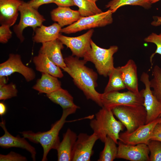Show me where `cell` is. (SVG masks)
<instances>
[{"label": "cell", "instance_id": "obj_3", "mask_svg": "<svg viewBox=\"0 0 161 161\" xmlns=\"http://www.w3.org/2000/svg\"><path fill=\"white\" fill-rule=\"evenodd\" d=\"M112 110L103 107L96 114L95 117L90 122V126L102 142L104 143L107 136L112 138L116 144L119 139V133L125 126L116 119Z\"/></svg>", "mask_w": 161, "mask_h": 161}, {"label": "cell", "instance_id": "obj_6", "mask_svg": "<svg viewBox=\"0 0 161 161\" xmlns=\"http://www.w3.org/2000/svg\"><path fill=\"white\" fill-rule=\"evenodd\" d=\"M19 11L20 18L19 23L13 27L14 32L21 42H23L24 30L28 27L32 28L34 31L40 27L45 20L44 17L36 9L31 6L28 2H24L20 6Z\"/></svg>", "mask_w": 161, "mask_h": 161}, {"label": "cell", "instance_id": "obj_19", "mask_svg": "<svg viewBox=\"0 0 161 161\" xmlns=\"http://www.w3.org/2000/svg\"><path fill=\"white\" fill-rule=\"evenodd\" d=\"M50 15L52 20L57 22L61 27L72 24L82 17L78 10L69 7H58L51 11Z\"/></svg>", "mask_w": 161, "mask_h": 161}, {"label": "cell", "instance_id": "obj_25", "mask_svg": "<svg viewBox=\"0 0 161 161\" xmlns=\"http://www.w3.org/2000/svg\"><path fill=\"white\" fill-rule=\"evenodd\" d=\"M108 76L109 77V81L104 89V93L118 91L126 88L121 76L120 66L114 67Z\"/></svg>", "mask_w": 161, "mask_h": 161}, {"label": "cell", "instance_id": "obj_33", "mask_svg": "<svg viewBox=\"0 0 161 161\" xmlns=\"http://www.w3.org/2000/svg\"><path fill=\"white\" fill-rule=\"evenodd\" d=\"M0 161H26L27 159L24 156L11 151L8 154H0Z\"/></svg>", "mask_w": 161, "mask_h": 161}, {"label": "cell", "instance_id": "obj_10", "mask_svg": "<svg viewBox=\"0 0 161 161\" xmlns=\"http://www.w3.org/2000/svg\"><path fill=\"white\" fill-rule=\"evenodd\" d=\"M15 72L21 74L27 82L32 80L36 76L33 69L23 63L20 55L11 53L8 59L0 64V77L7 76Z\"/></svg>", "mask_w": 161, "mask_h": 161}, {"label": "cell", "instance_id": "obj_18", "mask_svg": "<svg viewBox=\"0 0 161 161\" xmlns=\"http://www.w3.org/2000/svg\"><path fill=\"white\" fill-rule=\"evenodd\" d=\"M121 76L126 88L136 94L140 91L137 72V66L134 61L129 59L124 66L120 67Z\"/></svg>", "mask_w": 161, "mask_h": 161}, {"label": "cell", "instance_id": "obj_14", "mask_svg": "<svg viewBox=\"0 0 161 161\" xmlns=\"http://www.w3.org/2000/svg\"><path fill=\"white\" fill-rule=\"evenodd\" d=\"M116 158L131 161H149L150 153L147 144L141 143L135 145L118 142Z\"/></svg>", "mask_w": 161, "mask_h": 161}, {"label": "cell", "instance_id": "obj_12", "mask_svg": "<svg viewBox=\"0 0 161 161\" xmlns=\"http://www.w3.org/2000/svg\"><path fill=\"white\" fill-rule=\"evenodd\" d=\"M94 31L93 29H91L84 34L75 37H68L60 34L58 39L70 49L72 55L83 58L91 48V37Z\"/></svg>", "mask_w": 161, "mask_h": 161}, {"label": "cell", "instance_id": "obj_20", "mask_svg": "<svg viewBox=\"0 0 161 161\" xmlns=\"http://www.w3.org/2000/svg\"><path fill=\"white\" fill-rule=\"evenodd\" d=\"M77 136L76 134L69 129L63 134V139L56 149L58 161H72V150Z\"/></svg>", "mask_w": 161, "mask_h": 161}, {"label": "cell", "instance_id": "obj_32", "mask_svg": "<svg viewBox=\"0 0 161 161\" xmlns=\"http://www.w3.org/2000/svg\"><path fill=\"white\" fill-rule=\"evenodd\" d=\"M144 41L147 42L154 44L157 46V49L155 52L152 54L150 57V60L151 66L153 65L152 59L156 54L161 55V33L157 34L152 32L147 37L145 38Z\"/></svg>", "mask_w": 161, "mask_h": 161}, {"label": "cell", "instance_id": "obj_31", "mask_svg": "<svg viewBox=\"0 0 161 161\" xmlns=\"http://www.w3.org/2000/svg\"><path fill=\"white\" fill-rule=\"evenodd\" d=\"M147 145L150 153L149 161H161V142L150 140Z\"/></svg>", "mask_w": 161, "mask_h": 161}, {"label": "cell", "instance_id": "obj_42", "mask_svg": "<svg viewBox=\"0 0 161 161\" xmlns=\"http://www.w3.org/2000/svg\"><path fill=\"white\" fill-rule=\"evenodd\" d=\"M95 2H96L98 0H93Z\"/></svg>", "mask_w": 161, "mask_h": 161}, {"label": "cell", "instance_id": "obj_8", "mask_svg": "<svg viewBox=\"0 0 161 161\" xmlns=\"http://www.w3.org/2000/svg\"><path fill=\"white\" fill-rule=\"evenodd\" d=\"M103 107L111 110L121 106H137L143 105L144 98L140 91L138 94L129 91L120 92L112 91L102 94Z\"/></svg>", "mask_w": 161, "mask_h": 161}, {"label": "cell", "instance_id": "obj_23", "mask_svg": "<svg viewBox=\"0 0 161 161\" xmlns=\"http://www.w3.org/2000/svg\"><path fill=\"white\" fill-rule=\"evenodd\" d=\"M60 82L57 78L49 74L41 73V76L32 87L40 93H50L61 88Z\"/></svg>", "mask_w": 161, "mask_h": 161}, {"label": "cell", "instance_id": "obj_2", "mask_svg": "<svg viewBox=\"0 0 161 161\" xmlns=\"http://www.w3.org/2000/svg\"><path fill=\"white\" fill-rule=\"evenodd\" d=\"M77 109L72 108L63 110L60 118L52 124L48 131L37 133L25 131L20 132L25 138L34 143L41 144L43 149L42 161L47 160L48 154L51 149H57L60 142L59 136L60 131L66 123L67 117L75 113Z\"/></svg>", "mask_w": 161, "mask_h": 161}, {"label": "cell", "instance_id": "obj_4", "mask_svg": "<svg viewBox=\"0 0 161 161\" xmlns=\"http://www.w3.org/2000/svg\"><path fill=\"white\" fill-rule=\"evenodd\" d=\"M91 48L86 52L83 57V59L92 63L98 73L106 77L114 68V55L118 51L116 46H112L108 49L101 48L92 40Z\"/></svg>", "mask_w": 161, "mask_h": 161}, {"label": "cell", "instance_id": "obj_29", "mask_svg": "<svg viewBox=\"0 0 161 161\" xmlns=\"http://www.w3.org/2000/svg\"><path fill=\"white\" fill-rule=\"evenodd\" d=\"M5 77H0V100H5L17 96L16 85L12 83L7 84Z\"/></svg>", "mask_w": 161, "mask_h": 161}, {"label": "cell", "instance_id": "obj_9", "mask_svg": "<svg viewBox=\"0 0 161 161\" xmlns=\"http://www.w3.org/2000/svg\"><path fill=\"white\" fill-rule=\"evenodd\" d=\"M140 80L144 84L145 88L140 91L144 98L143 106L146 112L145 124L150 123L157 119L161 114V103L153 94L151 89L149 75L143 72Z\"/></svg>", "mask_w": 161, "mask_h": 161}, {"label": "cell", "instance_id": "obj_40", "mask_svg": "<svg viewBox=\"0 0 161 161\" xmlns=\"http://www.w3.org/2000/svg\"><path fill=\"white\" fill-rule=\"evenodd\" d=\"M160 0H149L150 3L151 4H154L155 3Z\"/></svg>", "mask_w": 161, "mask_h": 161}, {"label": "cell", "instance_id": "obj_26", "mask_svg": "<svg viewBox=\"0 0 161 161\" xmlns=\"http://www.w3.org/2000/svg\"><path fill=\"white\" fill-rule=\"evenodd\" d=\"M75 6L82 17L91 16L103 12L93 0H73Z\"/></svg>", "mask_w": 161, "mask_h": 161}, {"label": "cell", "instance_id": "obj_24", "mask_svg": "<svg viewBox=\"0 0 161 161\" xmlns=\"http://www.w3.org/2000/svg\"><path fill=\"white\" fill-rule=\"evenodd\" d=\"M47 96L52 102L59 105L63 110L79 108L74 103L73 98L68 92L61 88L47 94Z\"/></svg>", "mask_w": 161, "mask_h": 161}, {"label": "cell", "instance_id": "obj_35", "mask_svg": "<svg viewBox=\"0 0 161 161\" xmlns=\"http://www.w3.org/2000/svg\"><path fill=\"white\" fill-rule=\"evenodd\" d=\"M54 0H30L27 2L32 7L38 10L41 5L53 3Z\"/></svg>", "mask_w": 161, "mask_h": 161}, {"label": "cell", "instance_id": "obj_17", "mask_svg": "<svg viewBox=\"0 0 161 161\" xmlns=\"http://www.w3.org/2000/svg\"><path fill=\"white\" fill-rule=\"evenodd\" d=\"M39 52L45 55L52 61L63 69L66 67L61 50L63 44L58 39L42 44Z\"/></svg>", "mask_w": 161, "mask_h": 161}, {"label": "cell", "instance_id": "obj_21", "mask_svg": "<svg viewBox=\"0 0 161 161\" xmlns=\"http://www.w3.org/2000/svg\"><path fill=\"white\" fill-rule=\"evenodd\" d=\"M61 28L56 23L49 26L42 24L34 30L35 35L32 38L33 40L35 43L42 44L55 40L58 39Z\"/></svg>", "mask_w": 161, "mask_h": 161}, {"label": "cell", "instance_id": "obj_13", "mask_svg": "<svg viewBox=\"0 0 161 161\" xmlns=\"http://www.w3.org/2000/svg\"><path fill=\"white\" fill-rule=\"evenodd\" d=\"M160 117L152 122L141 126L130 133L125 132L119 134V140L127 145H135L139 144H147L150 140L154 128L159 123Z\"/></svg>", "mask_w": 161, "mask_h": 161}, {"label": "cell", "instance_id": "obj_30", "mask_svg": "<svg viewBox=\"0 0 161 161\" xmlns=\"http://www.w3.org/2000/svg\"><path fill=\"white\" fill-rule=\"evenodd\" d=\"M152 74L153 78L150 80V87L153 89V94L161 103V68L155 65L153 69Z\"/></svg>", "mask_w": 161, "mask_h": 161}, {"label": "cell", "instance_id": "obj_34", "mask_svg": "<svg viewBox=\"0 0 161 161\" xmlns=\"http://www.w3.org/2000/svg\"><path fill=\"white\" fill-rule=\"evenodd\" d=\"M10 27L6 24H2L0 27V42L5 44L8 42L12 35Z\"/></svg>", "mask_w": 161, "mask_h": 161}, {"label": "cell", "instance_id": "obj_11", "mask_svg": "<svg viewBox=\"0 0 161 161\" xmlns=\"http://www.w3.org/2000/svg\"><path fill=\"white\" fill-rule=\"evenodd\" d=\"M99 138L93 133L90 135L80 133L72 150V161H89L93 153V148Z\"/></svg>", "mask_w": 161, "mask_h": 161}, {"label": "cell", "instance_id": "obj_22", "mask_svg": "<svg viewBox=\"0 0 161 161\" xmlns=\"http://www.w3.org/2000/svg\"><path fill=\"white\" fill-rule=\"evenodd\" d=\"M33 62L36 70L49 74L57 78H61L64 75L60 68L57 66L44 54L39 53L34 56Z\"/></svg>", "mask_w": 161, "mask_h": 161}, {"label": "cell", "instance_id": "obj_7", "mask_svg": "<svg viewBox=\"0 0 161 161\" xmlns=\"http://www.w3.org/2000/svg\"><path fill=\"white\" fill-rule=\"evenodd\" d=\"M112 13L111 10H108L96 15L82 17L72 24L62 28L60 32L69 34L87 29L104 27L112 23Z\"/></svg>", "mask_w": 161, "mask_h": 161}, {"label": "cell", "instance_id": "obj_15", "mask_svg": "<svg viewBox=\"0 0 161 161\" xmlns=\"http://www.w3.org/2000/svg\"><path fill=\"white\" fill-rule=\"evenodd\" d=\"M0 126L4 131V134L0 137V146L4 148L16 147L25 149L31 155L33 161H35L36 152L33 146L27 141L24 137H21L19 135L15 137L7 131L4 120L0 123Z\"/></svg>", "mask_w": 161, "mask_h": 161}, {"label": "cell", "instance_id": "obj_1", "mask_svg": "<svg viewBox=\"0 0 161 161\" xmlns=\"http://www.w3.org/2000/svg\"><path fill=\"white\" fill-rule=\"evenodd\" d=\"M64 60L66 67L63 70L72 78L75 84L83 92L87 99L103 107L102 94L95 89L97 85V73L85 65L87 61L84 59L80 60L72 55L65 58Z\"/></svg>", "mask_w": 161, "mask_h": 161}, {"label": "cell", "instance_id": "obj_37", "mask_svg": "<svg viewBox=\"0 0 161 161\" xmlns=\"http://www.w3.org/2000/svg\"><path fill=\"white\" fill-rule=\"evenodd\" d=\"M61 7H69L75 6L73 0H54L53 3Z\"/></svg>", "mask_w": 161, "mask_h": 161}, {"label": "cell", "instance_id": "obj_39", "mask_svg": "<svg viewBox=\"0 0 161 161\" xmlns=\"http://www.w3.org/2000/svg\"><path fill=\"white\" fill-rule=\"evenodd\" d=\"M6 107L4 104L2 102L0 103V115L1 116L5 114L6 112Z\"/></svg>", "mask_w": 161, "mask_h": 161}, {"label": "cell", "instance_id": "obj_36", "mask_svg": "<svg viewBox=\"0 0 161 161\" xmlns=\"http://www.w3.org/2000/svg\"><path fill=\"white\" fill-rule=\"evenodd\" d=\"M150 140L161 142V124L158 123L155 126Z\"/></svg>", "mask_w": 161, "mask_h": 161}, {"label": "cell", "instance_id": "obj_5", "mask_svg": "<svg viewBox=\"0 0 161 161\" xmlns=\"http://www.w3.org/2000/svg\"><path fill=\"white\" fill-rule=\"evenodd\" d=\"M112 111L126 128V133H131L145 124L146 112L143 105L119 106L113 109Z\"/></svg>", "mask_w": 161, "mask_h": 161}, {"label": "cell", "instance_id": "obj_41", "mask_svg": "<svg viewBox=\"0 0 161 161\" xmlns=\"http://www.w3.org/2000/svg\"><path fill=\"white\" fill-rule=\"evenodd\" d=\"M159 117H160V120L158 123L161 124V114L160 115Z\"/></svg>", "mask_w": 161, "mask_h": 161}, {"label": "cell", "instance_id": "obj_16", "mask_svg": "<svg viewBox=\"0 0 161 161\" xmlns=\"http://www.w3.org/2000/svg\"><path fill=\"white\" fill-rule=\"evenodd\" d=\"M24 2L21 0H0V23L10 27L16 23L19 8Z\"/></svg>", "mask_w": 161, "mask_h": 161}, {"label": "cell", "instance_id": "obj_28", "mask_svg": "<svg viewBox=\"0 0 161 161\" xmlns=\"http://www.w3.org/2000/svg\"><path fill=\"white\" fill-rule=\"evenodd\" d=\"M104 143L103 150L100 154L98 161H113L116 158L118 148L116 143L110 137L107 136Z\"/></svg>", "mask_w": 161, "mask_h": 161}, {"label": "cell", "instance_id": "obj_27", "mask_svg": "<svg viewBox=\"0 0 161 161\" xmlns=\"http://www.w3.org/2000/svg\"><path fill=\"white\" fill-rule=\"evenodd\" d=\"M151 4L149 0H111L105 7L113 13L120 7L126 5L139 6L148 9L151 8Z\"/></svg>", "mask_w": 161, "mask_h": 161}, {"label": "cell", "instance_id": "obj_38", "mask_svg": "<svg viewBox=\"0 0 161 161\" xmlns=\"http://www.w3.org/2000/svg\"><path fill=\"white\" fill-rule=\"evenodd\" d=\"M153 18L154 20L151 23L152 25L158 26L161 25V16H154Z\"/></svg>", "mask_w": 161, "mask_h": 161}]
</instances>
